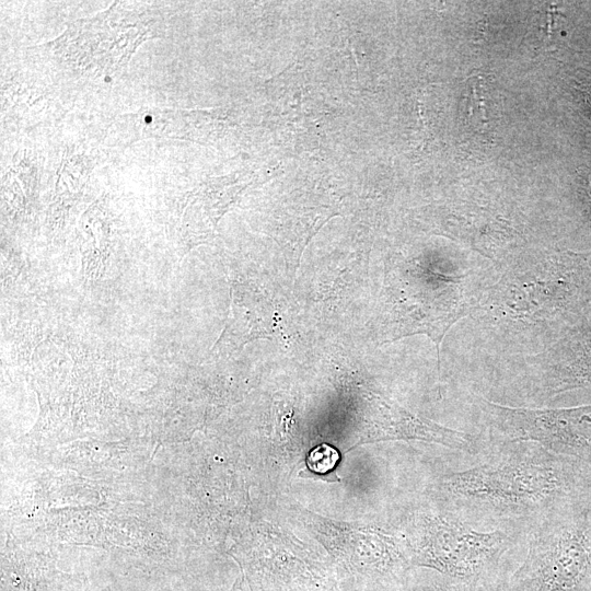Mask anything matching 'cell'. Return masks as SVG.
Returning <instances> with one entry per match:
<instances>
[{"mask_svg": "<svg viewBox=\"0 0 591 591\" xmlns=\"http://www.w3.org/2000/svg\"><path fill=\"white\" fill-rule=\"evenodd\" d=\"M587 268L581 259L569 256L547 260L542 267L513 268L483 299L479 309L514 321L552 318L577 300Z\"/></svg>", "mask_w": 591, "mask_h": 591, "instance_id": "cell-1", "label": "cell"}, {"mask_svg": "<svg viewBox=\"0 0 591 591\" xmlns=\"http://www.w3.org/2000/svg\"><path fill=\"white\" fill-rule=\"evenodd\" d=\"M491 426L511 441H533L551 451L591 457V404L567 408H520L483 401Z\"/></svg>", "mask_w": 591, "mask_h": 591, "instance_id": "cell-5", "label": "cell"}, {"mask_svg": "<svg viewBox=\"0 0 591 591\" xmlns=\"http://www.w3.org/2000/svg\"><path fill=\"white\" fill-rule=\"evenodd\" d=\"M478 82L468 84V97L466 104V121L474 125L486 123V113L479 91L477 90Z\"/></svg>", "mask_w": 591, "mask_h": 591, "instance_id": "cell-8", "label": "cell"}, {"mask_svg": "<svg viewBox=\"0 0 591 591\" xmlns=\"http://www.w3.org/2000/svg\"><path fill=\"white\" fill-rule=\"evenodd\" d=\"M442 591H470V589H467L465 587H460V588H452V589H447V590H442Z\"/></svg>", "mask_w": 591, "mask_h": 591, "instance_id": "cell-9", "label": "cell"}, {"mask_svg": "<svg viewBox=\"0 0 591 591\" xmlns=\"http://www.w3.org/2000/svg\"><path fill=\"white\" fill-rule=\"evenodd\" d=\"M444 485L457 498L522 509L546 503L565 488L558 468L532 460L485 464L454 472L445 477Z\"/></svg>", "mask_w": 591, "mask_h": 591, "instance_id": "cell-3", "label": "cell"}, {"mask_svg": "<svg viewBox=\"0 0 591 591\" xmlns=\"http://www.w3.org/2000/svg\"><path fill=\"white\" fill-rule=\"evenodd\" d=\"M500 591H503V590H500Z\"/></svg>", "mask_w": 591, "mask_h": 591, "instance_id": "cell-10", "label": "cell"}, {"mask_svg": "<svg viewBox=\"0 0 591 591\" xmlns=\"http://www.w3.org/2000/svg\"><path fill=\"white\" fill-rule=\"evenodd\" d=\"M591 569V530L584 521L552 526L531 542L507 591H572Z\"/></svg>", "mask_w": 591, "mask_h": 591, "instance_id": "cell-4", "label": "cell"}, {"mask_svg": "<svg viewBox=\"0 0 591 591\" xmlns=\"http://www.w3.org/2000/svg\"><path fill=\"white\" fill-rule=\"evenodd\" d=\"M544 382L551 394L591 385V317L576 325L547 352Z\"/></svg>", "mask_w": 591, "mask_h": 591, "instance_id": "cell-6", "label": "cell"}, {"mask_svg": "<svg viewBox=\"0 0 591 591\" xmlns=\"http://www.w3.org/2000/svg\"><path fill=\"white\" fill-rule=\"evenodd\" d=\"M340 459L337 449L327 443L315 445L306 455V468L316 475L326 476L333 473Z\"/></svg>", "mask_w": 591, "mask_h": 591, "instance_id": "cell-7", "label": "cell"}, {"mask_svg": "<svg viewBox=\"0 0 591 591\" xmlns=\"http://www.w3.org/2000/svg\"><path fill=\"white\" fill-rule=\"evenodd\" d=\"M503 532H479L442 517H424L410 543V561L464 583H473L508 545Z\"/></svg>", "mask_w": 591, "mask_h": 591, "instance_id": "cell-2", "label": "cell"}]
</instances>
